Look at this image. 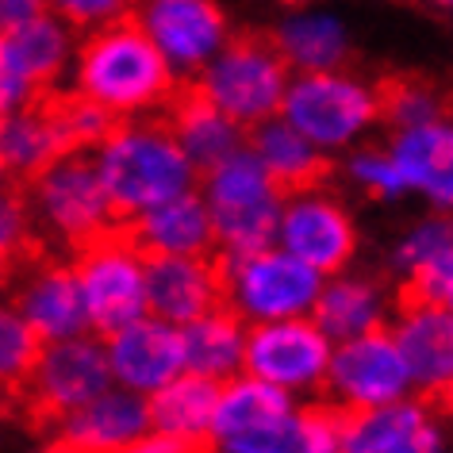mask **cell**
Masks as SVG:
<instances>
[{
    "mask_svg": "<svg viewBox=\"0 0 453 453\" xmlns=\"http://www.w3.org/2000/svg\"><path fill=\"white\" fill-rule=\"evenodd\" d=\"M65 77L73 93L104 108L111 119L162 116L180 88V77L131 16L85 31Z\"/></svg>",
    "mask_w": 453,
    "mask_h": 453,
    "instance_id": "obj_1",
    "label": "cell"
},
{
    "mask_svg": "<svg viewBox=\"0 0 453 453\" xmlns=\"http://www.w3.org/2000/svg\"><path fill=\"white\" fill-rule=\"evenodd\" d=\"M88 154L119 223H127L131 215L146 211L157 200L196 188L200 177V169L185 157L162 116L116 119Z\"/></svg>",
    "mask_w": 453,
    "mask_h": 453,
    "instance_id": "obj_2",
    "label": "cell"
},
{
    "mask_svg": "<svg viewBox=\"0 0 453 453\" xmlns=\"http://www.w3.org/2000/svg\"><path fill=\"white\" fill-rule=\"evenodd\" d=\"M277 116H285L326 157H334L369 142V134L380 127V85L349 65L292 73Z\"/></svg>",
    "mask_w": 453,
    "mask_h": 453,
    "instance_id": "obj_3",
    "label": "cell"
},
{
    "mask_svg": "<svg viewBox=\"0 0 453 453\" xmlns=\"http://www.w3.org/2000/svg\"><path fill=\"white\" fill-rule=\"evenodd\" d=\"M196 192L208 208L211 234H215V257L250 254L273 242L277 234V211L280 192L269 173L257 165L250 146H239L234 154L219 157L215 165L200 169Z\"/></svg>",
    "mask_w": 453,
    "mask_h": 453,
    "instance_id": "obj_4",
    "label": "cell"
},
{
    "mask_svg": "<svg viewBox=\"0 0 453 453\" xmlns=\"http://www.w3.org/2000/svg\"><path fill=\"white\" fill-rule=\"evenodd\" d=\"M27 211L35 231H42L58 246H85L88 239L119 226V215L111 208L100 173L88 150H65L47 162L35 177L24 180Z\"/></svg>",
    "mask_w": 453,
    "mask_h": 453,
    "instance_id": "obj_5",
    "label": "cell"
},
{
    "mask_svg": "<svg viewBox=\"0 0 453 453\" xmlns=\"http://www.w3.org/2000/svg\"><path fill=\"white\" fill-rule=\"evenodd\" d=\"M292 70L277 54L273 39L262 35H234L200 65L192 77V88L211 100L223 116H231L239 127H257L262 119L277 116Z\"/></svg>",
    "mask_w": 453,
    "mask_h": 453,
    "instance_id": "obj_6",
    "label": "cell"
},
{
    "mask_svg": "<svg viewBox=\"0 0 453 453\" xmlns=\"http://www.w3.org/2000/svg\"><path fill=\"white\" fill-rule=\"evenodd\" d=\"M215 262H219L223 308H231L246 326L269 323V319H292V315H311V303L323 285V273H315L300 257L280 250L277 242L250 254L215 257Z\"/></svg>",
    "mask_w": 453,
    "mask_h": 453,
    "instance_id": "obj_7",
    "label": "cell"
},
{
    "mask_svg": "<svg viewBox=\"0 0 453 453\" xmlns=\"http://www.w3.org/2000/svg\"><path fill=\"white\" fill-rule=\"evenodd\" d=\"M70 265L93 334H108L146 311V254L123 223L77 246Z\"/></svg>",
    "mask_w": 453,
    "mask_h": 453,
    "instance_id": "obj_8",
    "label": "cell"
},
{
    "mask_svg": "<svg viewBox=\"0 0 453 453\" xmlns=\"http://www.w3.org/2000/svg\"><path fill=\"white\" fill-rule=\"evenodd\" d=\"M300 400L273 384L239 372L215 395L208 449L223 453H296Z\"/></svg>",
    "mask_w": 453,
    "mask_h": 453,
    "instance_id": "obj_9",
    "label": "cell"
},
{
    "mask_svg": "<svg viewBox=\"0 0 453 453\" xmlns=\"http://www.w3.org/2000/svg\"><path fill=\"white\" fill-rule=\"evenodd\" d=\"M273 242L323 277L354 265L357 246H361L354 211L323 180L303 185V188H288L280 196Z\"/></svg>",
    "mask_w": 453,
    "mask_h": 453,
    "instance_id": "obj_10",
    "label": "cell"
},
{
    "mask_svg": "<svg viewBox=\"0 0 453 453\" xmlns=\"http://www.w3.org/2000/svg\"><path fill=\"white\" fill-rule=\"evenodd\" d=\"M331 338L319 331L311 315L292 319H269L246 326V357L242 372L273 384V388L311 400L323 388L326 361H331Z\"/></svg>",
    "mask_w": 453,
    "mask_h": 453,
    "instance_id": "obj_11",
    "label": "cell"
},
{
    "mask_svg": "<svg viewBox=\"0 0 453 453\" xmlns=\"http://www.w3.org/2000/svg\"><path fill=\"white\" fill-rule=\"evenodd\" d=\"M407 392H415V388H411V377H407V365L392 342L388 326L342 338V342L331 346V361H326L319 395L331 407H338L342 415L400 400Z\"/></svg>",
    "mask_w": 453,
    "mask_h": 453,
    "instance_id": "obj_12",
    "label": "cell"
},
{
    "mask_svg": "<svg viewBox=\"0 0 453 453\" xmlns=\"http://www.w3.org/2000/svg\"><path fill=\"white\" fill-rule=\"evenodd\" d=\"M131 19L180 81H192L200 65L231 39V19L219 0H134Z\"/></svg>",
    "mask_w": 453,
    "mask_h": 453,
    "instance_id": "obj_13",
    "label": "cell"
},
{
    "mask_svg": "<svg viewBox=\"0 0 453 453\" xmlns=\"http://www.w3.org/2000/svg\"><path fill=\"white\" fill-rule=\"evenodd\" d=\"M24 384L31 392V403L47 418H58L73 407H81L85 400H93L96 392H104L111 384L100 334L77 331L54 338V342H42Z\"/></svg>",
    "mask_w": 453,
    "mask_h": 453,
    "instance_id": "obj_14",
    "label": "cell"
},
{
    "mask_svg": "<svg viewBox=\"0 0 453 453\" xmlns=\"http://www.w3.org/2000/svg\"><path fill=\"white\" fill-rule=\"evenodd\" d=\"M346 453H438L446 449L441 407L430 395L407 392L400 400L342 415Z\"/></svg>",
    "mask_w": 453,
    "mask_h": 453,
    "instance_id": "obj_15",
    "label": "cell"
},
{
    "mask_svg": "<svg viewBox=\"0 0 453 453\" xmlns=\"http://www.w3.org/2000/svg\"><path fill=\"white\" fill-rule=\"evenodd\" d=\"M54 446L70 453H131L150 430L146 395L127 392L119 384H108L81 407L50 418Z\"/></svg>",
    "mask_w": 453,
    "mask_h": 453,
    "instance_id": "obj_16",
    "label": "cell"
},
{
    "mask_svg": "<svg viewBox=\"0 0 453 453\" xmlns=\"http://www.w3.org/2000/svg\"><path fill=\"white\" fill-rule=\"evenodd\" d=\"M104 342V361L111 372V384L139 395H150L173 380L185 369V354H180V326L157 319V315L142 311L139 319L116 326V331L100 334Z\"/></svg>",
    "mask_w": 453,
    "mask_h": 453,
    "instance_id": "obj_17",
    "label": "cell"
},
{
    "mask_svg": "<svg viewBox=\"0 0 453 453\" xmlns=\"http://www.w3.org/2000/svg\"><path fill=\"white\" fill-rule=\"evenodd\" d=\"M388 334L400 349L411 388L430 400H446L453 384V311L446 303L403 300L388 319Z\"/></svg>",
    "mask_w": 453,
    "mask_h": 453,
    "instance_id": "obj_18",
    "label": "cell"
},
{
    "mask_svg": "<svg viewBox=\"0 0 453 453\" xmlns=\"http://www.w3.org/2000/svg\"><path fill=\"white\" fill-rule=\"evenodd\" d=\"M123 226H127V234L139 242V250L146 257H211L215 254L211 219L196 188H185L177 196L150 203L146 211L131 215Z\"/></svg>",
    "mask_w": 453,
    "mask_h": 453,
    "instance_id": "obj_19",
    "label": "cell"
},
{
    "mask_svg": "<svg viewBox=\"0 0 453 453\" xmlns=\"http://www.w3.org/2000/svg\"><path fill=\"white\" fill-rule=\"evenodd\" d=\"M384 150L400 169L407 196H423L430 208L446 211L453 203V127L449 119L388 131Z\"/></svg>",
    "mask_w": 453,
    "mask_h": 453,
    "instance_id": "obj_20",
    "label": "cell"
},
{
    "mask_svg": "<svg viewBox=\"0 0 453 453\" xmlns=\"http://www.w3.org/2000/svg\"><path fill=\"white\" fill-rule=\"evenodd\" d=\"M219 296V262L211 257H146V311L185 326Z\"/></svg>",
    "mask_w": 453,
    "mask_h": 453,
    "instance_id": "obj_21",
    "label": "cell"
},
{
    "mask_svg": "<svg viewBox=\"0 0 453 453\" xmlns=\"http://www.w3.org/2000/svg\"><path fill=\"white\" fill-rule=\"evenodd\" d=\"M19 285H12V303L16 311L31 323L42 342H54V338L88 331L85 319V303H81V288H77L73 265L70 262H47L27 269L24 277H16Z\"/></svg>",
    "mask_w": 453,
    "mask_h": 453,
    "instance_id": "obj_22",
    "label": "cell"
},
{
    "mask_svg": "<svg viewBox=\"0 0 453 453\" xmlns=\"http://www.w3.org/2000/svg\"><path fill=\"white\" fill-rule=\"evenodd\" d=\"M311 319L319 323V331L331 338V342H342V338L388 326L392 296L380 280L354 273V269L346 265V269H338V273L323 277L319 296L311 303Z\"/></svg>",
    "mask_w": 453,
    "mask_h": 453,
    "instance_id": "obj_23",
    "label": "cell"
},
{
    "mask_svg": "<svg viewBox=\"0 0 453 453\" xmlns=\"http://www.w3.org/2000/svg\"><path fill=\"white\" fill-rule=\"evenodd\" d=\"M215 395H219V384L215 380L180 369L173 380H165L162 388H154L150 395H146L150 430L154 434H162V438H169L180 453L208 449Z\"/></svg>",
    "mask_w": 453,
    "mask_h": 453,
    "instance_id": "obj_24",
    "label": "cell"
},
{
    "mask_svg": "<svg viewBox=\"0 0 453 453\" xmlns=\"http://www.w3.org/2000/svg\"><path fill=\"white\" fill-rule=\"evenodd\" d=\"M0 35H4L16 65L39 93H54L65 81L77 50V31L65 19L54 16L50 8H39L35 16L19 19L16 27L0 31Z\"/></svg>",
    "mask_w": 453,
    "mask_h": 453,
    "instance_id": "obj_25",
    "label": "cell"
},
{
    "mask_svg": "<svg viewBox=\"0 0 453 453\" xmlns=\"http://www.w3.org/2000/svg\"><path fill=\"white\" fill-rule=\"evenodd\" d=\"M162 119L169 123L177 146L185 150V157L196 169H208L219 157L246 146V127H239L231 116H223L196 88H177V96L165 104Z\"/></svg>",
    "mask_w": 453,
    "mask_h": 453,
    "instance_id": "obj_26",
    "label": "cell"
},
{
    "mask_svg": "<svg viewBox=\"0 0 453 453\" xmlns=\"http://www.w3.org/2000/svg\"><path fill=\"white\" fill-rule=\"evenodd\" d=\"M246 146L257 157V165L269 173V180L288 192V188H303L315 180H326L331 157L315 146L308 134H300L285 116H269L257 127L246 131Z\"/></svg>",
    "mask_w": 453,
    "mask_h": 453,
    "instance_id": "obj_27",
    "label": "cell"
},
{
    "mask_svg": "<svg viewBox=\"0 0 453 453\" xmlns=\"http://www.w3.org/2000/svg\"><path fill=\"white\" fill-rule=\"evenodd\" d=\"M180 354H185V372L215 384L239 377L246 357V323L231 308L215 303L180 326Z\"/></svg>",
    "mask_w": 453,
    "mask_h": 453,
    "instance_id": "obj_28",
    "label": "cell"
},
{
    "mask_svg": "<svg viewBox=\"0 0 453 453\" xmlns=\"http://www.w3.org/2000/svg\"><path fill=\"white\" fill-rule=\"evenodd\" d=\"M277 54L285 58L292 73L308 70H334L349 62V31L334 12L323 8H300L280 19L273 35Z\"/></svg>",
    "mask_w": 453,
    "mask_h": 453,
    "instance_id": "obj_29",
    "label": "cell"
},
{
    "mask_svg": "<svg viewBox=\"0 0 453 453\" xmlns=\"http://www.w3.org/2000/svg\"><path fill=\"white\" fill-rule=\"evenodd\" d=\"M58 154H65V146L47 96H35L12 108L8 116H0V162H4L12 180L35 177Z\"/></svg>",
    "mask_w": 453,
    "mask_h": 453,
    "instance_id": "obj_30",
    "label": "cell"
},
{
    "mask_svg": "<svg viewBox=\"0 0 453 453\" xmlns=\"http://www.w3.org/2000/svg\"><path fill=\"white\" fill-rule=\"evenodd\" d=\"M446 119V96L423 77H395L380 85V127H418Z\"/></svg>",
    "mask_w": 453,
    "mask_h": 453,
    "instance_id": "obj_31",
    "label": "cell"
},
{
    "mask_svg": "<svg viewBox=\"0 0 453 453\" xmlns=\"http://www.w3.org/2000/svg\"><path fill=\"white\" fill-rule=\"evenodd\" d=\"M42 96H47V104L54 111V123H58L65 150H93V146L108 134L111 123H116L104 108H96L93 100H85L81 93H73V88L70 93L54 88V93H42Z\"/></svg>",
    "mask_w": 453,
    "mask_h": 453,
    "instance_id": "obj_32",
    "label": "cell"
},
{
    "mask_svg": "<svg viewBox=\"0 0 453 453\" xmlns=\"http://www.w3.org/2000/svg\"><path fill=\"white\" fill-rule=\"evenodd\" d=\"M42 338L16 311L12 300H0V388H19L39 357Z\"/></svg>",
    "mask_w": 453,
    "mask_h": 453,
    "instance_id": "obj_33",
    "label": "cell"
},
{
    "mask_svg": "<svg viewBox=\"0 0 453 453\" xmlns=\"http://www.w3.org/2000/svg\"><path fill=\"white\" fill-rule=\"evenodd\" d=\"M346 173L361 192H369V196H377V200H403L407 196L400 169H395L392 154L384 150V146L357 142L354 150H346Z\"/></svg>",
    "mask_w": 453,
    "mask_h": 453,
    "instance_id": "obj_34",
    "label": "cell"
},
{
    "mask_svg": "<svg viewBox=\"0 0 453 453\" xmlns=\"http://www.w3.org/2000/svg\"><path fill=\"white\" fill-rule=\"evenodd\" d=\"M441 254H453V226L446 219V211H434L426 215V219L411 223L407 231L400 234V242H395L392 250V265L395 273H411L415 265L430 262V257H441Z\"/></svg>",
    "mask_w": 453,
    "mask_h": 453,
    "instance_id": "obj_35",
    "label": "cell"
},
{
    "mask_svg": "<svg viewBox=\"0 0 453 453\" xmlns=\"http://www.w3.org/2000/svg\"><path fill=\"white\" fill-rule=\"evenodd\" d=\"M342 446V411L331 403H300L296 453H338Z\"/></svg>",
    "mask_w": 453,
    "mask_h": 453,
    "instance_id": "obj_36",
    "label": "cell"
},
{
    "mask_svg": "<svg viewBox=\"0 0 453 453\" xmlns=\"http://www.w3.org/2000/svg\"><path fill=\"white\" fill-rule=\"evenodd\" d=\"M31 242H35V223H31L24 192L4 185L0 188V257L4 262H19Z\"/></svg>",
    "mask_w": 453,
    "mask_h": 453,
    "instance_id": "obj_37",
    "label": "cell"
},
{
    "mask_svg": "<svg viewBox=\"0 0 453 453\" xmlns=\"http://www.w3.org/2000/svg\"><path fill=\"white\" fill-rule=\"evenodd\" d=\"M58 19H65L77 35L85 31H96L104 24H116V19H127L134 0H42Z\"/></svg>",
    "mask_w": 453,
    "mask_h": 453,
    "instance_id": "obj_38",
    "label": "cell"
},
{
    "mask_svg": "<svg viewBox=\"0 0 453 453\" xmlns=\"http://www.w3.org/2000/svg\"><path fill=\"white\" fill-rule=\"evenodd\" d=\"M407 277L403 300H418V303H453V254L430 257V262L415 265Z\"/></svg>",
    "mask_w": 453,
    "mask_h": 453,
    "instance_id": "obj_39",
    "label": "cell"
},
{
    "mask_svg": "<svg viewBox=\"0 0 453 453\" xmlns=\"http://www.w3.org/2000/svg\"><path fill=\"white\" fill-rule=\"evenodd\" d=\"M35 96H42V93L24 77V70H19L12 58V50H8L4 35H0V116H8L12 108L27 104V100H35Z\"/></svg>",
    "mask_w": 453,
    "mask_h": 453,
    "instance_id": "obj_40",
    "label": "cell"
},
{
    "mask_svg": "<svg viewBox=\"0 0 453 453\" xmlns=\"http://www.w3.org/2000/svg\"><path fill=\"white\" fill-rule=\"evenodd\" d=\"M39 8H47V4H42V0H0V31L16 27L19 19L35 16Z\"/></svg>",
    "mask_w": 453,
    "mask_h": 453,
    "instance_id": "obj_41",
    "label": "cell"
},
{
    "mask_svg": "<svg viewBox=\"0 0 453 453\" xmlns=\"http://www.w3.org/2000/svg\"><path fill=\"white\" fill-rule=\"evenodd\" d=\"M12 285H16V262H4V257H0V300L12 296Z\"/></svg>",
    "mask_w": 453,
    "mask_h": 453,
    "instance_id": "obj_42",
    "label": "cell"
},
{
    "mask_svg": "<svg viewBox=\"0 0 453 453\" xmlns=\"http://www.w3.org/2000/svg\"><path fill=\"white\" fill-rule=\"evenodd\" d=\"M4 185H12V177H8V169H4V162H0V188Z\"/></svg>",
    "mask_w": 453,
    "mask_h": 453,
    "instance_id": "obj_43",
    "label": "cell"
},
{
    "mask_svg": "<svg viewBox=\"0 0 453 453\" xmlns=\"http://www.w3.org/2000/svg\"><path fill=\"white\" fill-rule=\"evenodd\" d=\"M426 4H434V8H449L453 0H426Z\"/></svg>",
    "mask_w": 453,
    "mask_h": 453,
    "instance_id": "obj_44",
    "label": "cell"
}]
</instances>
